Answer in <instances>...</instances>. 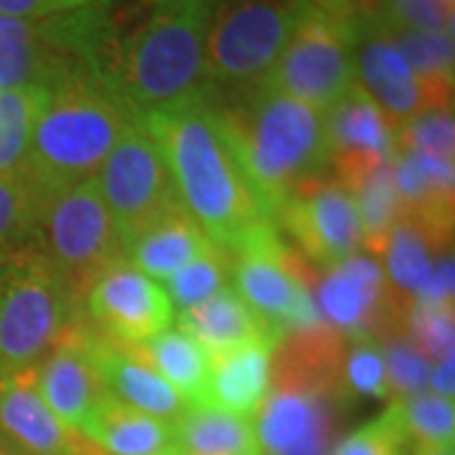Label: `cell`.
Segmentation results:
<instances>
[{
    "mask_svg": "<svg viewBox=\"0 0 455 455\" xmlns=\"http://www.w3.org/2000/svg\"><path fill=\"white\" fill-rule=\"evenodd\" d=\"M211 0H94L76 11L86 71L137 119L208 99Z\"/></svg>",
    "mask_w": 455,
    "mask_h": 455,
    "instance_id": "6da1fadb",
    "label": "cell"
},
{
    "mask_svg": "<svg viewBox=\"0 0 455 455\" xmlns=\"http://www.w3.org/2000/svg\"><path fill=\"white\" fill-rule=\"evenodd\" d=\"M163 152L180 205L203 233L230 256L274 233L230 142L223 116L211 101L140 119Z\"/></svg>",
    "mask_w": 455,
    "mask_h": 455,
    "instance_id": "7a4b0ae2",
    "label": "cell"
},
{
    "mask_svg": "<svg viewBox=\"0 0 455 455\" xmlns=\"http://www.w3.org/2000/svg\"><path fill=\"white\" fill-rule=\"evenodd\" d=\"M347 339L319 324L286 334L271 355L266 400L253 418L260 455H331L352 395L344 385Z\"/></svg>",
    "mask_w": 455,
    "mask_h": 455,
    "instance_id": "3957f363",
    "label": "cell"
},
{
    "mask_svg": "<svg viewBox=\"0 0 455 455\" xmlns=\"http://www.w3.org/2000/svg\"><path fill=\"white\" fill-rule=\"evenodd\" d=\"M215 109L260 208L276 226L289 197L329 167L324 112L263 84L253 94Z\"/></svg>",
    "mask_w": 455,
    "mask_h": 455,
    "instance_id": "277c9868",
    "label": "cell"
},
{
    "mask_svg": "<svg viewBox=\"0 0 455 455\" xmlns=\"http://www.w3.org/2000/svg\"><path fill=\"white\" fill-rule=\"evenodd\" d=\"M137 116L89 71L49 89L33 130L31 149L20 164L38 197L97 178L122 134Z\"/></svg>",
    "mask_w": 455,
    "mask_h": 455,
    "instance_id": "5b68a950",
    "label": "cell"
},
{
    "mask_svg": "<svg viewBox=\"0 0 455 455\" xmlns=\"http://www.w3.org/2000/svg\"><path fill=\"white\" fill-rule=\"evenodd\" d=\"M79 322L82 301L33 241L0 251V377L36 370Z\"/></svg>",
    "mask_w": 455,
    "mask_h": 455,
    "instance_id": "8992f818",
    "label": "cell"
},
{
    "mask_svg": "<svg viewBox=\"0 0 455 455\" xmlns=\"http://www.w3.org/2000/svg\"><path fill=\"white\" fill-rule=\"evenodd\" d=\"M304 0H211L205 76L211 104H230L268 82Z\"/></svg>",
    "mask_w": 455,
    "mask_h": 455,
    "instance_id": "52a82bcc",
    "label": "cell"
},
{
    "mask_svg": "<svg viewBox=\"0 0 455 455\" xmlns=\"http://www.w3.org/2000/svg\"><path fill=\"white\" fill-rule=\"evenodd\" d=\"M31 241L79 301L112 263L127 259V243L107 211L97 178L38 197Z\"/></svg>",
    "mask_w": 455,
    "mask_h": 455,
    "instance_id": "ba28073f",
    "label": "cell"
},
{
    "mask_svg": "<svg viewBox=\"0 0 455 455\" xmlns=\"http://www.w3.org/2000/svg\"><path fill=\"white\" fill-rule=\"evenodd\" d=\"M266 84L326 112L355 84V31L304 0Z\"/></svg>",
    "mask_w": 455,
    "mask_h": 455,
    "instance_id": "9c48e42d",
    "label": "cell"
},
{
    "mask_svg": "<svg viewBox=\"0 0 455 455\" xmlns=\"http://www.w3.org/2000/svg\"><path fill=\"white\" fill-rule=\"evenodd\" d=\"M97 185L127 245L182 208L163 152L142 122L122 134L97 172Z\"/></svg>",
    "mask_w": 455,
    "mask_h": 455,
    "instance_id": "30bf717a",
    "label": "cell"
},
{
    "mask_svg": "<svg viewBox=\"0 0 455 455\" xmlns=\"http://www.w3.org/2000/svg\"><path fill=\"white\" fill-rule=\"evenodd\" d=\"M233 291L243 299L271 339L281 341L299 329L324 324L301 260L281 243L278 230L233 256Z\"/></svg>",
    "mask_w": 455,
    "mask_h": 455,
    "instance_id": "8fae6325",
    "label": "cell"
},
{
    "mask_svg": "<svg viewBox=\"0 0 455 455\" xmlns=\"http://www.w3.org/2000/svg\"><path fill=\"white\" fill-rule=\"evenodd\" d=\"M84 71L76 11L44 20L0 16V89H53Z\"/></svg>",
    "mask_w": 455,
    "mask_h": 455,
    "instance_id": "7c38bea8",
    "label": "cell"
},
{
    "mask_svg": "<svg viewBox=\"0 0 455 455\" xmlns=\"http://www.w3.org/2000/svg\"><path fill=\"white\" fill-rule=\"evenodd\" d=\"M316 296V309L324 324L339 331L344 339H379L390 331L407 329V319L392 299L387 276L372 256L355 253L326 268Z\"/></svg>",
    "mask_w": 455,
    "mask_h": 455,
    "instance_id": "4fadbf2b",
    "label": "cell"
},
{
    "mask_svg": "<svg viewBox=\"0 0 455 455\" xmlns=\"http://www.w3.org/2000/svg\"><path fill=\"white\" fill-rule=\"evenodd\" d=\"M276 228H283L301 253L324 268L355 256L364 245L355 200L326 175L304 182L281 205Z\"/></svg>",
    "mask_w": 455,
    "mask_h": 455,
    "instance_id": "5bb4252c",
    "label": "cell"
},
{
    "mask_svg": "<svg viewBox=\"0 0 455 455\" xmlns=\"http://www.w3.org/2000/svg\"><path fill=\"white\" fill-rule=\"evenodd\" d=\"M92 322L116 344H145L172 326L175 307L164 289L130 259L112 263L84 296Z\"/></svg>",
    "mask_w": 455,
    "mask_h": 455,
    "instance_id": "9a60e30c",
    "label": "cell"
},
{
    "mask_svg": "<svg viewBox=\"0 0 455 455\" xmlns=\"http://www.w3.org/2000/svg\"><path fill=\"white\" fill-rule=\"evenodd\" d=\"M97 341V326H86L82 319L36 367V385L44 403L76 433H82L89 415L109 395L99 370Z\"/></svg>",
    "mask_w": 455,
    "mask_h": 455,
    "instance_id": "2e32d148",
    "label": "cell"
},
{
    "mask_svg": "<svg viewBox=\"0 0 455 455\" xmlns=\"http://www.w3.org/2000/svg\"><path fill=\"white\" fill-rule=\"evenodd\" d=\"M94 445L44 403L36 370L0 377V451L11 455H84Z\"/></svg>",
    "mask_w": 455,
    "mask_h": 455,
    "instance_id": "e0dca14e",
    "label": "cell"
},
{
    "mask_svg": "<svg viewBox=\"0 0 455 455\" xmlns=\"http://www.w3.org/2000/svg\"><path fill=\"white\" fill-rule=\"evenodd\" d=\"M355 84L385 114L390 130L433 109L420 79L377 26L355 28Z\"/></svg>",
    "mask_w": 455,
    "mask_h": 455,
    "instance_id": "ac0fdd59",
    "label": "cell"
},
{
    "mask_svg": "<svg viewBox=\"0 0 455 455\" xmlns=\"http://www.w3.org/2000/svg\"><path fill=\"white\" fill-rule=\"evenodd\" d=\"M448 253H453V230H443L415 215L400 212L382 256L387 260L385 276L392 299L405 319L418 296L425 291L435 263Z\"/></svg>",
    "mask_w": 455,
    "mask_h": 455,
    "instance_id": "d6986e66",
    "label": "cell"
},
{
    "mask_svg": "<svg viewBox=\"0 0 455 455\" xmlns=\"http://www.w3.org/2000/svg\"><path fill=\"white\" fill-rule=\"evenodd\" d=\"M97 355L104 385L114 400L167 423H175L185 412L188 403L142 357L137 344H116L99 334Z\"/></svg>",
    "mask_w": 455,
    "mask_h": 455,
    "instance_id": "ffe728a7",
    "label": "cell"
},
{
    "mask_svg": "<svg viewBox=\"0 0 455 455\" xmlns=\"http://www.w3.org/2000/svg\"><path fill=\"white\" fill-rule=\"evenodd\" d=\"M329 164L390 163L395 157L392 130L357 84H352L324 112Z\"/></svg>",
    "mask_w": 455,
    "mask_h": 455,
    "instance_id": "44dd1931",
    "label": "cell"
},
{
    "mask_svg": "<svg viewBox=\"0 0 455 455\" xmlns=\"http://www.w3.org/2000/svg\"><path fill=\"white\" fill-rule=\"evenodd\" d=\"M274 347L276 341L256 339L212 357L203 405L253 420L268 392Z\"/></svg>",
    "mask_w": 455,
    "mask_h": 455,
    "instance_id": "7402d4cb",
    "label": "cell"
},
{
    "mask_svg": "<svg viewBox=\"0 0 455 455\" xmlns=\"http://www.w3.org/2000/svg\"><path fill=\"white\" fill-rule=\"evenodd\" d=\"M82 435L107 455H178L175 425L107 395L84 423Z\"/></svg>",
    "mask_w": 455,
    "mask_h": 455,
    "instance_id": "603a6c76",
    "label": "cell"
},
{
    "mask_svg": "<svg viewBox=\"0 0 455 455\" xmlns=\"http://www.w3.org/2000/svg\"><path fill=\"white\" fill-rule=\"evenodd\" d=\"M392 178L403 212L443 230H453V160H443L423 152H397L392 157Z\"/></svg>",
    "mask_w": 455,
    "mask_h": 455,
    "instance_id": "cb8c5ba5",
    "label": "cell"
},
{
    "mask_svg": "<svg viewBox=\"0 0 455 455\" xmlns=\"http://www.w3.org/2000/svg\"><path fill=\"white\" fill-rule=\"evenodd\" d=\"M212 245L215 243L203 233V228L185 212V208H180L142 235H137L127 245V259L152 281L164 283L182 266L208 253Z\"/></svg>",
    "mask_w": 455,
    "mask_h": 455,
    "instance_id": "d4e9b609",
    "label": "cell"
},
{
    "mask_svg": "<svg viewBox=\"0 0 455 455\" xmlns=\"http://www.w3.org/2000/svg\"><path fill=\"white\" fill-rule=\"evenodd\" d=\"M180 329L200 344L208 359L256 339H271L233 289L215 293L205 304L180 311ZM274 341V339H271Z\"/></svg>",
    "mask_w": 455,
    "mask_h": 455,
    "instance_id": "484cf974",
    "label": "cell"
},
{
    "mask_svg": "<svg viewBox=\"0 0 455 455\" xmlns=\"http://www.w3.org/2000/svg\"><path fill=\"white\" fill-rule=\"evenodd\" d=\"M172 425L178 455H260L251 418L211 405H188Z\"/></svg>",
    "mask_w": 455,
    "mask_h": 455,
    "instance_id": "4316f807",
    "label": "cell"
},
{
    "mask_svg": "<svg viewBox=\"0 0 455 455\" xmlns=\"http://www.w3.org/2000/svg\"><path fill=\"white\" fill-rule=\"evenodd\" d=\"M367 26V23H364ZM405 59L425 86L433 109H453V33L410 31L372 23Z\"/></svg>",
    "mask_w": 455,
    "mask_h": 455,
    "instance_id": "83f0119b",
    "label": "cell"
},
{
    "mask_svg": "<svg viewBox=\"0 0 455 455\" xmlns=\"http://www.w3.org/2000/svg\"><path fill=\"white\" fill-rule=\"evenodd\" d=\"M137 347L142 357L163 374L167 385L188 405H203L208 377H211V359L190 334H185L180 326H167L160 334Z\"/></svg>",
    "mask_w": 455,
    "mask_h": 455,
    "instance_id": "f1b7e54d",
    "label": "cell"
},
{
    "mask_svg": "<svg viewBox=\"0 0 455 455\" xmlns=\"http://www.w3.org/2000/svg\"><path fill=\"white\" fill-rule=\"evenodd\" d=\"M341 188L352 196L362 226V243L374 253H382L403 205L392 178V163L372 164L352 178L341 180Z\"/></svg>",
    "mask_w": 455,
    "mask_h": 455,
    "instance_id": "f546056e",
    "label": "cell"
},
{
    "mask_svg": "<svg viewBox=\"0 0 455 455\" xmlns=\"http://www.w3.org/2000/svg\"><path fill=\"white\" fill-rule=\"evenodd\" d=\"M400 433L407 455L453 448L455 407L453 400L438 397L433 392H420L405 400H392L385 410Z\"/></svg>",
    "mask_w": 455,
    "mask_h": 455,
    "instance_id": "4dcf8cb0",
    "label": "cell"
},
{
    "mask_svg": "<svg viewBox=\"0 0 455 455\" xmlns=\"http://www.w3.org/2000/svg\"><path fill=\"white\" fill-rule=\"evenodd\" d=\"M46 99L49 89L44 86L0 89V175L20 170L26 163Z\"/></svg>",
    "mask_w": 455,
    "mask_h": 455,
    "instance_id": "1f68e13d",
    "label": "cell"
},
{
    "mask_svg": "<svg viewBox=\"0 0 455 455\" xmlns=\"http://www.w3.org/2000/svg\"><path fill=\"white\" fill-rule=\"evenodd\" d=\"M230 268H233V256L223 248L212 245L208 253L197 256L188 266H182L178 274L167 278L163 289L170 296L172 307H178L180 311L193 309L205 304L215 293L226 291Z\"/></svg>",
    "mask_w": 455,
    "mask_h": 455,
    "instance_id": "d6a6232c",
    "label": "cell"
},
{
    "mask_svg": "<svg viewBox=\"0 0 455 455\" xmlns=\"http://www.w3.org/2000/svg\"><path fill=\"white\" fill-rule=\"evenodd\" d=\"M382 349L385 370H387V397L405 400L412 395H420L427 387L433 362L420 352V347L407 334V329L390 331L379 339H374Z\"/></svg>",
    "mask_w": 455,
    "mask_h": 455,
    "instance_id": "836d02e7",
    "label": "cell"
},
{
    "mask_svg": "<svg viewBox=\"0 0 455 455\" xmlns=\"http://www.w3.org/2000/svg\"><path fill=\"white\" fill-rule=\"evenodd\" d=\"M38 193L23 170L0 175V251L31 241Z\"/></svg>",
    "mask_w": 455,
    "mask_h": 455,
    "instance_id": "e575fe53",
    "label": "cell"
},
{
    "mask_svg": "<svg viewBox=\"0 0 455 455\" xmlns=\"http://www.w3.org/2000/svg\"><path fill=\"white\" fill-rule=\"evenodd\" d=\"M392 145L397 152H423L443 160H453L455 155V124L453 109L425 112L407 124L392 132Z\"/></svg>",
    "mask_w": 455,
    "mask_h": 455,
    "instance_id": "d590c367",
    "label": "cell"
},
{
    "mask_svg": "<svg viewBox=\"0 0 455 455\" xmlns=\"http://www.w3.org/2000/svg\"><path fill=\"white\" fill-rule=\"evenodd\" d=\"M349 347L344 349V385L355 397H387V370L382 349L372 337L347 339Z\"/></svg>",
    "mask_w": 455,
    "mask_h": 455,
    "instance_id": "8d00e7d4",
    "label": "cell"
},
{
    "mask_svg": "<svg viewBox=\"0 0 455 455\" xmlns=\"http://www.w3.org/2000/svg\"><path fill=\"white\" fill-rule=\"evenodd\" d=\"M453 314V307H433V304H420V301H415L407 314V334L430 362H438L440 357H445L455 349Z\"/></svg>",
    "mask_w": 455,
    "mask_h": 455,
    "instance_id": "74e56055",
    "label": "cell"
},
{
    "mask_svg": "<svg viewBox=\"0 0 455 455\" xmlns=\"http://www.w3.org/2000/svg\"><path fill=\"white\" fill-rule=\"evenodd\" d=\"M453 11L455 0H395L374 23L410 31L453 33Z\"/></svg>",
    "mask_w": 455,
    "mask_h": 455,
    "instance_id": "f35d334b",
    "label": "cell"
},
{
    "mask_svg": "<svg viewBox=\"0 0 455 455\" xmlns=\"http://www.w3.org/2000/svg\"><path fill=\"white\" fill-rule=\"evenodd\" d=\"M331 455H407V451L390 415L382 412L355 433L344 435Z\"/></svg>",
    "mask_w": 455,
    "mask_h": 455,
    "instance_id": "ab89813d",
    "label": "cell"
},
{
    "mask_svg": "<svg viewBox=\"0 0 455 455\" xmlns=\"http://www.w3.org/2000/svg\"><path fill=\"white\" fill-rule=\"evenodd\" d=\"M309 3L355 31L364 23L379 20L395 0H309Z\"/></svg>",
    "mask_w": 455,
    "mask_h": 455,
    "instance_id": "60d3db41",
    "label": "cell"
},
{
    "mask_svg": "<svg viewBox=\"0 0 455 455\" xmlns=\"http://www.w3.org/2000/svg\"><path fill=\"white\" fill-rule=\"evenodd\" d=\"M94 0H0V16L20 20H44V18L74 13L92 5Z\"/></svg>",
    "mask_w": 455,
    "mask_h": 455,
    "instance_id": "b9f144b4",
    "label": "cell"
},
{
    "mask_svg": "<svg viewBox=\"0 0 455 455\" xmlns=\"http://www.w3.org/2000/svg\"><path fill=\"white\" fill-rule=\"evenodd\" d=\"M455 349L453 352H448L445 357H440L435 362V367H430V379H427V385H430V392L433 395H438V397H445V400H453L455 395Z\"/></svg>",
    "mask_w": 455,
    "mask_h": 455,
    "instance_id": "7bdbcfd3",
    "label": "cell"
},
{
    "mask_svg": "<svg viewBox=\"0 0 455 455\" xmlns=\"http://www.w3.org/2000/svg\"><path fill=\"white\" fill-rule=\"evenodd\" d=\"M412 455H455L453 448H438V451H425V453H412Z\"/></svg>",
    "mask_w": 455,
    "mask_h": 455,
    "instance_id": "ee69618b",
    "label": "cell"
},
{
    "mask_svg": "<svg viewBox=\"0 0 455 455\" xmlns=\"http://www.w3.org/2000/svg\"><path fill=\"white\" fill-rule=\"evenodd\" d=\"M84 455H107V453H101L99 448H92V451H86V453H84Z\"/></svg>",
    "mask_w": 455,
    "mask_h": 455,
    "instance_id": "f6af8a7d",
    "label": "cell"
},
{
    "mask_svg": "<svg viewBox=\"0 0 455 455\" xmlns=\"http://www.w3.org/2000/svg\"><path fill=\"white\" fill-rule=\"evenodd\" d=\"M0 455H11V453H5V451H0Z\"/></svg>",
    "mask_w": 455,
    "mask_h": 455,
    "instance_id": "bcb514c9",
    "label": "cell"
}]
</instances>
